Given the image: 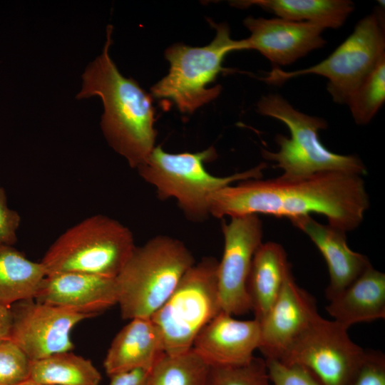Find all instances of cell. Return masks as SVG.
Instances as JSON below:
<instances>
[{
  "mask_svg": "<svg viewBox=\"0 0 385 385\" xmlns=\"http://www.w3.org/2000/svg\"><path fill=\"white\" fill-rule=\"evenodd\" d=\"M260 324L220 312L196 336L192 348L210 366H234L250 361L260 344Z\"/></svg>",
  "mask_w": 385,
  "mask_h": 385,
  "instance_id": "9a60e30c",
  "label": "cell"
},
{
  "mask_svg": "<svg viewBox=\"0 0 385 385\" xmlns=\"http://www.w3.org/2000/svg\"><path fill=\"white\" fill-rule=\"evenodd\" d=\"M265 361L273 385H323L312 372L302 365L272 359Z\"/></svg>",
  "mask_w": 385,
  "mask_h": 385,
  "instance_id": "83f0119b",
  "label": "cell"
},
{
  "mask_svg": "<svg viewBox=\"0 0 385 385\" xmlns=\"http://www.w3.org/2000/svg\"><path fill=\"white\" fill-rule=\"evenodd\" d=\"M210 366L193 350L164 354L150 369L146 385H206Z\"/></svg>",
  "mask_w": 385,
  "mask_h": 385,
  "instance_id": "cb8c5ba5",
  "label": "cell"
},
{
  "mask_svg": "<svg viewBox=\"0 0 385 385\" xmlns=\"http://www.w3.org/2000/svg\"><path fill=\"white\" fill-rule=\"evenodd\" d=\"M165 354L161 334L151 318H134L113 339L103 361L108 376L150 369Z\"/></svg>",
  "mask_w": 385,
  "mask_h": 385,
  "instance_id": "ac0fdd59",
  "label": "cell"
},
{
  "mask_svg": "<svg viewBox=\"0 0 385 385\" xmlns=\"http://www.w3.org/2000/svg\"><path fill=\"white\" fill-rule=\"evenodd\" d=\"M11 327L10 307L0 304V339L9 338Z\"/></svg>",
  "mask_w": 385,
  "mask_h": 385,
  "instance_id": "1f68e13d",
  "label": "cell"
},
{
  "mask_svg": "<svg viewBox=\"0 0 385 385\" xmlns=\"http://www.w3.org/2000/svg\"><path fill=\"white\" fill-rule=\"evenodd\" d=\"M243 23L250 32L242 39L245 50L257 51L273 66L289 65L327 43L324 29L309 22L248 16Z\"/></svg>",
  "mask_w": 385,
  "mask_h": 385,
  "instance_id": "5bb4252c",
  "label": "cell"
},
{
  "mask_svg": "<svg viewBox=\"0 0 385 385\" xmlns=\"http://www.w3.org/2000/svg\"><path fill=\"white\" fill-rule=\"evenodd\" d=\"M217 266L212 257L195 263L151 316L161 334L165 354H179L192 349L200 330L222 312Z\"/></svg>",
  "mask_w": 385,
  "mask_h": 385,
  "instance_id": "9c48e42d",
  "label": "cell"
},
{
  "mask_svg": "<svg viewBox=\"0 0 385 385\" xmlns=\"http://www.w3.org/2000/svg\"><path fill=\"white\" fill-rule=\"evenodd\" d=\"M206 385H273L265 359L254 356L247 364L210 366Z\"/></svg>",
  "mask_w": 385,
  "mask_h": 385,
  "instance_id": "484cf974",
  "label": "cell"
},
{
  "mask_svg": "<svg viewBox=\"0 0 385 385\" xmlns=\"http://www.w3.org/2000/svg\"><path fill=\"white\" fill-rule=\"evenodd\" d=\"M257 111L281 121L290 133L289 138L282 134L275 136L277 151L262 150L264 158L283 171L281 176L294 179L326 172L366 174L359 157L335 153L321 143L319 132L327 128L324 118L300 112L277 93L262 96L257 103Z\"/></svg>",
  "mask_w": 385,
  "mask_h": 385,
  "instance_id": "277c9868",
  "label": "cell"
},
{
  "mask_svg": "<svg viewBox=\"0 0 385 385\" xmlns=\"http://www.w3.org/2000/svg\"><path fill=\"white\" fill-rule=\"evenodd\" d=\"M384 59V14L380 7L359 21L352 33L319 63L294 71H284L273 66L261 79L269 84L279 85L299 76H321L328 79L327 89L332 100L337 103L346 104Z\"/></svg>",
  "mask_w": 385,
  "mask_h": 385,
  "instance_id": "ba28073f",
  "label": "cell"
},
{
  "mask_svg": "<svg viewBox=\"0 0 385 385\" xmlns=\"http://www.w3.org/2000/svg\"><path fill=\"white\" fill-rule=\"evenodd\" d=\"M34 299L95 317L117 304L116 279L81 272L46 275Z\"/></svg>",
  "mask_w": 385,
  "mask_h": 385,
  "instance_id": "2e32d148",
  "label": "cell"
},
{
  "mask_svg": "<svg viewBox=\"0 0 385 385\" xmlns=\"http://www.w3.org/2000/svg\"><path fill=\"white\" fill-rule=\"evenodd\" d=\"M20 222L19 214L8 207L5 190L0 185V245L13 246L16 242Z\"/></svg>",
  "mask_w": 385,
  "mask_h": 385,
  "instance_id": "f546056e",
  "label": "cell"
},
{
  "mask_svg": "<svg viewBox=\"0 0 385 385\" xmlns=\"http://www.w3.org/2000/svg\"><path fill=\"white\" fill-rule=\"evenodd\" d=\"M385 101V59L348 100L353 119L358 125L369 123Z\"/></svg>",
  "mask_w": 385,
  "mask_h": 385,
  "instance_id": "d4e9b609",
  "label": "cell"
},
{
  "mask_svg": "<svg viewBox=\"0 0 385 385\" xmlns=\"http://www.w3.org/2000/svg\"><path fill=\"white\" fill-rule=\"evenodd\" d=\"M135 247L127 227L108 216L95 215L62 233L41 262L46 275L81 272L116 277Z\"/></svg>",
  "mask_w": 385,
  "mask_h": 385,
  "instance_id": "8992f818",
  "label": "cell"
},
{
  "mask_svg": "<svg viewBox=\"0 0 385 385\" xmlns=\"http://www.w3.org/2000/svg\"><path fill=\"white\" fill-rule=\"evenodd\" d=\"M347 331L319 315L278 361L306 367L323 385H348L366 351L350 339Z\"/></svg>",
  "mask_w": 385,
  "mask_h": 385,
  "instance_id": "30bf717a",
  "label": "cell"
},
{
  "mask_svg": "<svg viewBox=\"0 0 385 385\" xmlns=\"http://www.w3.org/2000/svg\"><path fill=\"white\" fill-rule=\"evenodd\" d=\"M230 4L240 9L257 6L277 18L309 22L324 29L342 26L354 10V4L349 0H246Z\"/></svg>",
  "mask_w": 385,
  "mask_h": 385,
  "instance_id": "44dd1931",
  "label": "cell"
},
{
  "mask_svg": "<svg viewBox=\"0 0 385 385\" xmlns=\"http://www.w3.org/2000/svg\"><path fill=\"white\" fill-rule=\"evenodd\" d=\"M46 276L41 262L26 258L13 246L0 245V304L34 299Z\"/></svg>",
  "mask_w": 385,
  "mask_h": 385,
  "instance_id": "7402d4cb",
  "label": "cell"
},
{
  "mask_svg": "<svg viewBox=\"0 0 385 385\" xmlns=\"http://www.w3.org/2000/svg\"><path fill=\"white\" fill-rule=\"evenodd\" d=\"M223 222L224 250L217 266L221 309L232 316L252 310L247 282L253 256L262 243V222L257 215L230 217Z\"/></svg>",
  "mask_w": 385,
  "mask_h": 385,
  "instance_id": "8fae6325",
  "label": "cell"
},
{
  "mask_svg": "<svg viewBox=\"0 0 385 385\" xmlns=\"http://www.w3.org/2000/svg\"><path fill=\"white\" fill-rule=\"evenodd\" d=\"M29 379L43 385H100L101 375L91 360L71 351L31 361Z\"/></svg>",
  "mask_w": 385,
  "mask_h": 385,
  "instance_id": "603a6c76",
  "label": "cell"
},
{
  "mask_svg": "<svg viewBox=\"0 0 385 385\" xmlns=\"http://www.w3.org/2000/svg\"><path fill=\"white\" fill-rule=\"evenodd\" d=\"M113 26L107 27L103 51L86 67L78 99L99 96L104 113L101 127L110 146L137 169L155 148V109L151 96L123 76L111 58Z\"/></svg>",
  "mask_w": 385,
  "mask_h": 385,
  "instance_id": "7a4b0ae2",
  "label": "cell"
},
{
  "mask_svg": "<svg viewBox=\"0 0 385 385\" xmlns=\"http://www.w3.org/2000/svg\"><path fill=\"white\" fill-rule=\"evenodd\" d=\"M217 158L214 147L196 153H167L156 146L137 168L140 176L153 185L159 198H173L185 217L194 222L210 216L209 201L215 192L249 179H259L267 165L257 166L228 176H215L208 173L205 164Z\"/></svg>",
  "mask_w": 385,
  "mask_h": 385,
  "instance_id": "5b68a950",
  "label": "cell"
},
{
  "mask_svg": "<svg viewBox=\"0 0 385 385\" xmlns=\"http://www.w3.org/2000/svg\"><path fill=\"white\" fill-rule=\"evenodd\" d=\"M31 361L9 338L0 339V385H16L29 377Z\"/></svg>",
  "mask_w": 385,
  "mask_h": 385,
  "instance_id": "4316f807",
  "label": "cell"
},
{
  "mask_svg": "<svg viewBox=\"0 0 385 385\" xmlns=\"http://www.w3.org/2000/svg\"><path fill=\"white\" fill-rule=\"evenodd\" d=\"M149 371L139 369L112 375L109 385H146Z\"/></svg>",
  "mask_w": 385,
  "mask_h": 385,
  "instance_id": "4dcf8cb0",
  "label": "cell"
},
{
  "mask_svg": "<svg viewBox=\"0 0 385 385\" xmlns=\"http://www.w3.org/2000/svg\"><path fill=\"white\" fill-rule=\"evenodd\" d=\"M16 385H43V384H39L38 382H36V381H34L29 379L18 384H16Z\"/></svg>",
  "mask_w": 385,
  "mask_h": 385,
  "instance_id": "d6a6232c",
  "label": "cell"
},
{
  "mask_svg": "<svg viewBox=\"0 0 385 385\" xmlns=\"http://www.w3.org/2000/svg\"><path fill=\"white\" fill-rule=\"evenodd\" d=\"M291 266L282 246L277 242L262 243L256 250L247 282L255 319L260 322L282 288Z\"/></svg>",
  "mask_w": 385,
  "mask_h": 385,
  "instance_id": "ffe728a7",
  "label": "cell"
},
{
  "mask_svg": "<svg viewBox=\"0 0 385 385\" xmlns=\"http://www.w3.org/2000/svg\"><path fill=\"white\" fill-rule=\"evenodd\" d=\"M216 34L210 43L192 47L175 43L165 52L170 63L168 73L150 89L152 96L168 100L182 113H192L216 98L221 92L220 85L209 88L221 73H230L224 68L225 56L235 51L245 50L243 41L230 37L229 26L209 20Z\"/></svg>",
  "mask_w": 385,
  "mask_h": 385,
  "instance_id": "52a82bcc",
  "label": "cell"
},
{
  "mask_svg": "<svg viewBox=\"0 0 385 385\" xmlns=\"http://www.w3.org/2000/svg\"><path fill=\"white\" fill-rule=\"evenodd\" d=\"M314 298L287 274L277 299L260 322L259 349L265 359L281 360L319 316Z\"/></svg>",
  "mask_w": 385,
  "mask_h": 385,
  "instance_id": "4fadbf2b",
  "label": "cell"
},
{
  "mask_svg": "<svg viewBox=\"0 0 385 385\" xmlns=\"http://www.w3.org/2000/svg\"><path fill=\"white\" fill-rule=\"evenodd\" d=\"M11 327L9 338L35 361L71 351V333L82 320L93 317L34 299L20 301L10 307Z\"/></svg>",
  "mask_w": 385,
  "mask_h": 385,
  "instance_id": "7c38bea8",
  "label": "cell"
},
{
  "mask_svg": "<svg viewBox=\"0 0 385 385\" xmlns=\"http://www.w3.org/2000/svg\"><path fill=\"white\" fill-rule=\"evenodd\" d=\"M369 207L362 178L342 172L249 179L215 192L209 201L210 215L217 218L262 214L290 220L317 213L345 232L359 226Z\"/></svg>",
  "mask_w": 385,
  "mask_h": 385,
  "instance_id": "6da1fadb",
  "label": "cell"
},
{
  "mask_svg": "<svg viewBox=\"0 0 385 385\" xmlns=\"http://www.w3.org/2000/svg\"><path fill=\"white\" fill-rule=\"evenodd\" d=\"M348 385H385L384 355L379 351H366L361 364Z\"/></svg>",
  "mask_w": 385,
  "mask_h": 385,
  "instance_id": "f1b7e54d",
  "label": "cell"
},
{
  "mask_svg": "<svg viewBox=\"0 0 385 385\" xmlns=\"http://www.w3.org/2000/svg\"><path fill=\"white\" fill-rule=\"evenodd\" d=\"M195 263L185 245L172 237L158 235L135 247L115 277L123 319L150 318Z\"/></svg>",
  "mask_w": 385,
  "mask_h": 385,
  "instance_id": "3957f363",
  "label": "cell"
},
{
  "mask_svg": "<svg viewBox=\"0 0 385 385\" xmlns=\"http://www.w3.org/2000/svg\"><path fill=\"white\" fill-rule=\"evenodd\" d=\"M290 222L310 238L327 262L329 284L325 294L328 299L347 287L371 265L366 256L349 248L345 232L322 225L311 215Z\"/></svg>",
  "mask_w": 385,
  "mask_h": 385,
  "instance_id": "e0dca14e",
  "label": "cell"
},
{
  "mask_svg": "<svg viewBox=\"0 0 385 385\" xmlns=\"http://www.w3.org/2000/svg\"><path fill=\"white\" fill-rule=\"evenodd\" d=\"M329 300L327 312L346 329L356 323L384 319L385 274L371 265Z\"/></svg>",
  "mask_w": 385,
  "mask_h": 385,
  "instance_id": "d6986e66",
  "label": "cell"
}]
</instances>
